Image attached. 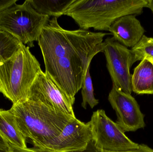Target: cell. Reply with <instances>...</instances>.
<instances>
[{"mask_svg":"<svg viewBox=\"0 0 153 152\" xmlns=\"http://www.w3.org/2000/svg\"><path fill=\"white\" fill-rule=\"evenodd\" d=\"M110 34L81 29L67 30L60 26L56 18H50L43 28L38 42L45 73L73 104L93 58L103 52V39Z\"/></svg>","mask_w":153,"mask_h":152,"instance_id":"obj_1","label":"cell"},{"mask_svg":"<svg viewBox=\"0 0 153 152\" xmlns=\"http://www.w3.org/2000/svg\"><path fill=\"white\" fill-rule=\"evenodd\" d=\"M10 110L24 137L31 140L35 148L44 151L60 135L68 121L75 117L30 100L13 104Z\"/></svg>","mask_w":153,"mask_h":152,"instance_id":"obj_2","label":"cell"},{"mask_svg":"<svg viewBox=\"0 0 153 152\" xmlns=\"http://www.w3.org/2000/svg\"><path fill=\"white\" fill-rule=\"evenodd\" d=\"M150 0H74L64 15L71 18L81 29L109 31L117 20L140 15L149 8Z\"/></svg>","mask_w":153,"mask_h":152,"instance_id":"obj_3","label":"cell"},{"mask_svg":"<svg viewBox=\"0 0 153 152\" xmlns=\"http://www.w3.org/2000/svg\"><path fill=\"white\" fill-rule=\"evenodd\" d=\"M41 70L40 63L30 47L20 43L11 57L0 62V93L13 104L26 101Z\"/></svg>","mask_w":153,"mask_h":152,"instance_id":"obj_4","label":"cell"},{"mask_svg":"<svg viewBox=\"0 0 153 152\" xmlns=\"http://www.w3.org/2000/svg\"><path fill=\"white\" fill-rule=\"evenodd\" d=\"M50 19L48 16L38 13L26 0L22 4H15L0 12V30L31 47Z\"/></svg>","mask_w":153,"mask_h":152,"instance_id":"obj_5","label":"cell"},{"mask_svg":"<svg viewBox=\"0 0 153 152\" xmlns=\"http://www.w3.org/2000/svg\"><path fill=\"white\" fill-rule=\"evenodd\" d=\"M89 122L92 141L97 149L106 151L121 152L139 147V145L130 140L103 110L94 112Z\"/></svg>","mask_w":153,"mask_h":152,"instance_id":"obj_6","label":"cell"},{"mask_svg":"<svg viewBox=\"0 0 153 152\" xmlns=\"http://www.w3.org/2000/svg\"><path fill=\"white\" fill-rule=\"evenodd\" d=\"M103 52L107 62V68L113 85L126 93L132 92L130 69L136 62L131 50L116 41L114 37H108L104 40Z\"/></svg>","mask_w":153,"mask_h":152,"instance_id":"obj_7","label":"cell"},{"mask_svg":"<svg viewBox=\"0 0 153 152\" xmlns=\"http://www.w3.org/2000/svg\"><path fill=\"white\" fill-rule=\"evenodd\" d=\"M28 100L40 103L56 112L75 117L74 104L42 70L38 74L30 87Z\"/></svg>","mask_w":153,"mask_h":152,"instance_id":"obj_8","label":"cell"},{"mask_svg":"<svg viewBox=\"0 0 153 152\" xmlns=\"http://www.w3.org/2000/svg\"><path fill=\"white\" fill-rule=\"evenodd\" d=\"M108 100L116 112L118 126L123 132H135L145 126L144 116L136 100L113 85Z\"/></svg>","mask_w":153,"mask_h":152,"instance_id":"obj_9","label":"cell"},{"mask_svg":"<svg viewBox=\"0 0 153 152\" xmlns=\"http://www.w3.org/2000/svg\"><path fill=\"white\" fill-rule=\"evenodd\" d=\"M92 140L90 123L71 119L46 152H77L85 151Z\"/></svg>","mask_w":153,"mask_h":152,"instance_id":"obj_10","label":"cell"},{"mask_svg":"<svg viewBox=\"0 0 153 152\" xmlns=\"http://www.w3.org/2000/svg\"><path fill=\"white\" fill-rule=\"evenodd\" d=\"M108 31L116 41L132 48L141 40L145 30L136 15H128L117 20Z\"/></svg>","mask_w":153,"mask_h":152,"instance_id":"obj_11","label":"cell"},{"mask_svg":"<svg viewBox=\"0 0 153 152\" xmlns=\"http://www.w3.org/2000/svg\"><path fill=\"white\" fill-rule=\"evenodd\" d=\"M0 134L9 144L20 148H27L26 141L10 110L0 109Z\"/></svg>","mask_w":153,"mask_h":152,"instance_id":"obj_12","label":"cell"},{"mask_svg":"<svg viewBox=\"0 0 153 152\" xmlns=\"http://www.w3.org/2000/svg\"><path fill=\"white\" fill-rule=\"evenodd\" d=\"M131 85L137 94H153V64L150 61L143 59L135 68Z\"/></svg>","mask_w":153,"mask_h":152,"instance_id":"obj_13","label":"cell"},{"mask_svg":"<svg viewBox=\"0 0 153 152\" xmlns=\"http://www.w3.org/2000/svg\"><path fill=\"white\" fill-rule=\"evenodd\" d=\"M74 0H28L33 9L38 13L52 18H58L68 10Z\"/></svg>","mask_w":153,"mask_h":152,"instance_id":"obj_14","label":"cell"},{"mask_svg":"<svg viewBox=\"0 0 153 152\" xmlns=\"http://www.w3.org/2000/svg\"><path fill=\"white\" fill-rule=\"evenodd\" d=\"M20 43L13 37L0 30V62L11 57L18 50Z\"/></svg>","mask_w":153,"mask_h":152,"instance_id":"obj_15","label":"cell"},{"mask_svg":"<svg viewBox=\"0 0 153 152\" xmlns=\"http://www.w3.org/2000/svg\"><path fill=\"white\" fill-rule=\"evenodd\" d=\"M81 89L82 98L81 105L83 108L86 109L87 105L88 104L91 109H93L99 104V100L96 99L94 97L92 80L90 73V67L86 70Z\"/></svg>","mask_w":153,"mask_h":152,"instance_id":"obj_16","label":"cell"},{"mask_svg":"<svg viewBox=\"0 0 153 152\" xmlns=\"http://www.w3.org/2000/svg\"><path fill=\"white\" fill-rule=\"evenodd\" d=\"M136 62L144 59H153V37L144 35L139 42L131 49Z\"/></svg>","mask_w":153,"mask_h":152,"instance_id":"obj_17","label":"cell"},{"mask_svg":"<svg viewBox=\"0 0 153 152\" xmlns=\"http://www.w3.org/2000/svg\"><path fill=\"white\" fill-rule=\"evenodd\" d=\"M77 152H153V149L144 144L139 145V147L137 149L129 151L121 152H110L102 151L97 149L94 146L92 140L90 142L87 148L85 151Z\"/></svg>","mask_w":153,"mask_h":152,"instance_id":"obj_18","label":"cell"},{"mask_svg":"<svg viewBox=\"0 0 153 152\" xmlns=\"http://www.w3.org/2000/svg\"><path fill=\"white\" fill-rule=\"evenodd\" d=\"M10 152H46L37 148H20L9 144Z\"/></svg>","mask_w":153,"mask_h":152,"instance_id":"obj_19","label":"cell"},{"mask_svg":"<svg viewBox=\"0 0 153 152\" xmlns=\"http://www.w3.org/2000/svg\"><path fill=\"white\" fill-rule=\"evenodd\" d=\"M17 0H1L0 1V12L10 8L16 4Z\"/></svg>","mask_w":153,"mask_h":152,"instance_id":"obj_20","label":"cell"},{"mask_svg":"<svg viewBox=\"0 0 153 152\" xmlns=\"http://www.w3.org/2000/svg\"><path fill=\"white\" fill-rule=\"evenodd\" d=\"M0 152H10L9 144L1 134H0Z\"/></svg>","mask_w":153,"mask_h":152,"instance_id":"obj_21","label":"cell"},{"mask_svg":"<svg viewBox=\"0 0 153 152\" xmlns=\"http://www.w3.org/2000/svg\"><path fill=\"white\" fill-rule=\"evenodd\" d=\"M149 8H150L153 12V0H150Z\"/></svg>","mask_w":153,"mask_h":152,"instance_id":"obj_22","label":"cell"},{"mask_svg":"<svg viewBox=\"0 0 153 152\" xmlns=\"http://www.w3.org/2000/svg\"><path fill=\"white\" fill-rule=\"evenodd\" d=\"M147 59H148V60L150 61L153 64V59H152V58H147Z\"/></svg>","mask_w":153,"mask_h":152,"instance_id":"obj_23","label":"cell"}]
</instances>
